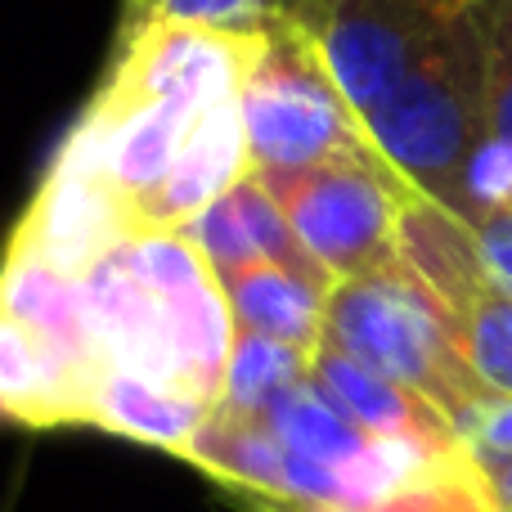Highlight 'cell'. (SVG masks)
<instances>
[{"mask_svg": "<svg viewBox=\"0 0 512 512\" xmlns=\"http://www.w3.org/2000/svg\"><path fill=\"white\" fill-rule=\"evenodd\" d=\"M81 288L99 364L221 405L239 328L221 274L185 234H131L81 274Z\"/></svg>", "mask_w": 512, "mask_h": 512, "instance_id": "obj_1", "label": "cell"}, {"mask_svg": "<svg viewBox=\"0 0 512 512\" xmlns=\"http://www.w3.org/2000/svg\"><path fill=\"white\" fill-rule=\"evenodd\" d=\"M481 32L472 5L445 23L409 77L364 117L373 149L414 194L472 225L468 176L481 149Z\"/></svg>", "mask_w": 512, "mask_h": 512, "instance_id": "obj_2", "label": "cell"}, {"mask_svg": "<svg viewBox=\"0 0 512 512\" xmlns=\"http://www.w3.org/2000/svg\"><path fill=\"white\" fill-rule=\"evenodd\" d=\"M324 342L423 396L436 414L450 418L459 436L490 400H499V391H490L468 364L445 306L418 274L405 270V261L364 279L333 283Z\"/></svg>", "mask_w": 512, "mask_h": 512, "instance_id": "obj_3", "label": "cell"}, {"mask_svg": "<svg viewBox=\"0 0 512 512\" xmlns=\"http://www.w3.org/2000/svg\"><path fill=\"white\" fill-rule=\"evenodd\" d=\"M252 176L310 171L342 158H382L319 50V36L292 18L265 32L239 90Z\"/></svg>", "mask_w": 512, "mask_h": 512, "instance_id": "obj_4", "label": "cell"}, {"mask_svg": "<svg viewBox=\"0 0 512 512\" xmlns=\"http://www.w3.org/2000/svg\"><path fill=\"white\" fill-rule=\"evenodd\" d=\"M256 180L333 283L400 265V216L414 189L382 158H342Z\"/></svg>", "mask_w": 512, "mask_h": 512, "instance_id": "obj_5", "label": "cell"}, {"mask_svg": "<svg viewBox=\"0 0 512 512\" xmlns=\"http://www.w3.org/2000/svg\"><path fill=\"white\" fill-rule=\"evenodd\" d=\"M400 261L445 306L481 382L499 396H512V292L486 265L477 230L441 203L414 194L400 216Z\"/></svg>", "mask_w": 512, "mask_h": 512, "instance_id": "obj_6", "label": "cell"}, {"mask_svg": "<svg viewBox=\"0 0 512 512\" xmlns=\"http://www.w3.org/2000/svg\"><path fill=\"white\" fill-rule=\"evenodd\" d=\"M104 364H77L32 328L0 315V423L59 432L86 427V405Z\"/></svg>", "mask_w": 512, "mask_h": 512, "instance_id": "obj_7", "label": "cell"}, {"mask_svg": "<svg viewBox=\"0 0 512 512\" xmlns=\"http://www.w3.org/2000/svg\"><path fill=\"white\" fill-rule=\"evenodd\" d=\"M310 378L346 409L360 432H369L373 441H414L427 450H459L463 436L454 432V423L445 414H436L423 396H414L409 387L391 382L387 373L369 369L364 360L346 355L342 346L324 342L315 351Z\"/></svg>", "mask_w": 512, "mask_h": 512, "instance_id": "obj_8", "label": "cell"}, {"mask_svg": "<svg viewBox=\"0 0 512 512\" xmlns=\"http://www.w3.org/2000/svg\"><path fill=\"white\" fill-rule=\"evenodd\" d=\"M486 59L481 86V149L468 176L472 225L486 216H512V0L472 5Z\"/></svg>", "mask_w": 512, "mask_h": 512, "instance_id": "obj_9", "label": "cell"}, {"mask_svg": "<svg viewBox=\"0 0 512 512\" xmlns=\"http://www.w3.org/2000/svg\"><path fill=\"white\" fill-rule=\"evenodd\" d=\"M180 459L221 486L265 499V508H288L292 450L274 436V427L261 414L216 405Z\"/></svg>", "mask_w": 512, "mask_h": 512, "instance_id": "obj_10", "label": "cell"}, {"mask_svg": "<svg viewBox=\"0 0 512 512\" xmlns=\"http://www.w3.org/2000/svg\"><path fill=\"white\" fill-rule=\"evenodd\" d=\"M221 288L230 297L239 333L274 337V342L301 346V351L324 346V315L333 283H319L310 274L283 270V265H248V270L221 274Z\"/></svg>", "mask_w": 512, "mask_h": 512, "instance_id": "obj_11", "label": "cell"}, {"mask_svg": "<svg viewBox=\"0 0 512 512\" xmlns=\"http://www.w3.org/2000/svg\"><path fill=\"white\" fill-rule=\"evenodd\" d=\"M207 414L212 409L198 405V400L162 391L144 378H131V373L104 369L95 378V391H90L86 427L117 436V441H131V445L167 450L180 459L189 450V441L198 436V427L207 423Z\"/></svg>", "mask_w": 512, "mask_h": 512, "instance_id": "obj_12", "label": "cell"}, {"mask_svg": "<svg viewBox=\"0 0 512 512\" xmlns=\"http://www.w3.org/2000/svg\"><path fill=\"white\" fill-rule=\"evenodd\" d=\"M261 418L274 427V436H279L288 450L328 463V468H337L342 477L373 450V436L360 432V427L346 418V409L337 405L315 378L283 391L274 405L261 409ZM346 508H351V495H346Z\"/></svg>", "mask_w": 512, "mask_h": 512, "instance_id": "obj_13", "label": "cell"}, {"mask_svg": "<svg viewBox=\"0 0 512 512\" xmlns=\"http://www.w3.org/2000/svg\"><path fill=\"white\" fill-rule=\"evenodd\" d=\"M315 351L274 342V337L256 333H234L230 351V373H225V409H243V414H261L265 405L292 391L297 382L310 378Z\"/></svg>", "mask_w": 512, "mask_h": 512, "instance_id": "obj_14", "label": "cell"}, {"mask_svg": "<svg viewBox=\"0 0 512 512\" xmlns=\"http://www.w3.org/2000/svg\"><path fill=\"white\" fill-rule=\"evenodd\" d=\"M270 512H346V508H270ZM360 512H508L499 504L495 486H490L486 468L472 459V450L454 454V459L436 463L405 490L387 495L382 504Z\"/></svg>", "mask_w": 512, "mask_h": 512, "instance_id": "obj_15", "label": "cell"}, {"mask_svg": "<svg viewBox=\"0 0 512 512\" xmlns=\"http://www.w3.org/2000/svg\"><path fill=\"white\" fill-rule=\"evenodd\" d=\"M279 18H288L279 0H122L117 27L171 23L221 36H265Z\"/></svg>", "mask_w": 512, "mask_h": 512, "instance_id": "obj_16", "label": "cell"}, {"mask_svg": "<svg viewBox=\"0 0 512 512\" xmlns=\"http://www.w3.org/2000/svg\"><path fill=\"white\" fill-rule=\"evenodd\" d=\"M463 445L472 450V459H477L481 468L512 459V396L490 400V405L468 423Z\"/></svg>", "mask_w": 512, "mask_h": 512, "instance_id": "obj_17", "label": "cell"}, {"mask_svg": "<svg viewBox=\"0 0 512 512\" xmlns=\"http://www.w3.org/2000/svg\"><path fill=\"white\" fill-rule=\"evenodd\" d=\"M472 230H477L481 256H486V265L495 270V279L512 292V216H486V221L472 225Z\"/></svg>", "mask_w": 512, "mask_h": 512, "instance_id": "obj_18", "label": "cell"}, {"mask_svg": "<svg viewBox=\"0 0 512 512\" xmlns=\"http://www.w3.org/2000/svg\"><path fill=\"white\" fill-rule=\"evenodd\" d=\"M283 5V14L292 18V23H301L306 32H324V23H328V14H333V5L337 0H279Z\"/></svg>", "mask_w": 512, "mask_h": 512, "instance_id": "obj_19", "label": "cell"}, {"mask_svg": "<svg viewBox=\"0 0 512 512\" xmlns=\"http://www.w3.org/2000/svg\"><path fill=\"white\" fill-rule=\"evenodd\" d=\"M486 477H490V486H495L499 504H504V508L512 512V459H504V463H490Z\"/></svg>", "mask_w": 512, "mask_h": 512, "instance_id": "obj_20", "label": "cell"}, {"mask_svg": "<svg viewBox=\"0 0 512 512\" xmlns=\"http://www.w3.org/2000/svg\"><path fill=\"white\" fill-rule=\"evenodd\" d=\"M459 5H463V9H468V5H477V0H459Z\"/></svg>", "mask_w": 512, "mask_h": 512, "instance_id": "obj_21", "label": "cell"}, {"mask_svg": "<svg viewBox=\"0 0 512 512\" xmlns=\"http://www.w3.org/2000/svg\"><path fill=\"white\" fill-rule=\"evenodd\" d=\"M261 512H270V508H261Z\"/></svg>", "mask_w": 512, "mask_h": 512, "instance_id": "obj_22", "label": "cell"}]
</instances>
